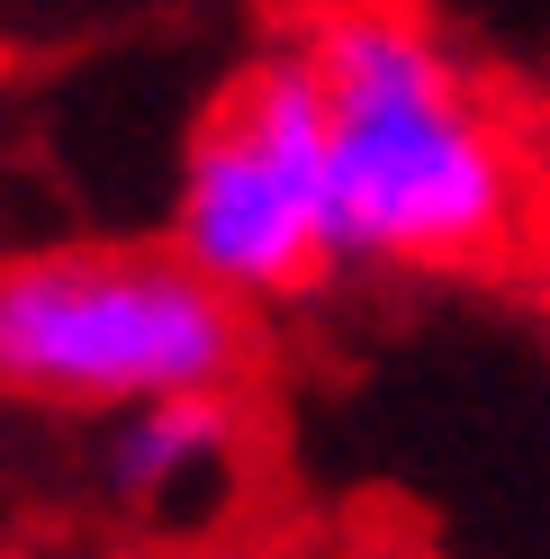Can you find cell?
Instances as JSON below:
<instances>
[{
    "label": "cell",
    "instance_id": "6da1fadb",
    "mask_svg": "<svg viewBox=\"0 0 550 559\" xmlns=\"http://www.w3.org/2000/svg\"><path fill=\"white\" fill-rule=\"evenodd\" d=\"M334 154V262L469 271L524 226V154L452 46L397 0H334L307 27Z\"/></svg>",
    "mask_w": 550,
    "mask_h": 559
},
{
    "label": "cell",
    "instance_id": "7a4b0ae2",
    "mask_svg": "<svg viewBox=\"0 0 550 559\" xmlns=\"http://www.w3.org/2000/svg\"><path fill=\"white\" fill-rule=\"evenodd\" d=\"M253 325L171 243H63L0 262V397L135 415L226 397Z\"/></svg>",
    "mask_w": 550,
    "mask_h": 559
},
{
    "label": "cell",
    "instance_id": "3957f363",
    "mask_svg": "<svg viewBox=\"0 0 550 559\" xmlns=\"http://www.w3.org/2000/svg\"><path fill=\"white\" fill-rule=\"evenodd\" d=\"M171 253L217 280L235 307L289 298L334 271V154H325V91L307 55H262L190 135L171 190Z\"/></svg>",
    "mask_w": 550,
    "mask_h": 559
},
{
    "label": "cell",
    "instance_id": "277c9868",
    "mask_svg": "<svg viewBox=\"0 0 550 559\" xmlns=\"http://www.w3.org/2000/svg\"><path fill=\"white\" fill-rule=\"evenodd\" d=\"M235 451H244V425H235V397H163L118 415L109 451H99V478L127 514L181 523L235 478Z\"/></svg>",
    "mask_w": 550,
    "mask_h": 559
}]
</instances>
